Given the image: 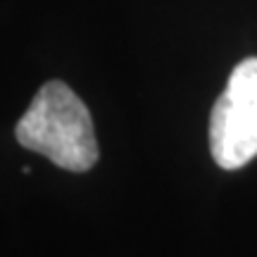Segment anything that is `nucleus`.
<instances>
[{
	"label": "nucleus",
	"mask_w": 257,
	"mask_h": 257,
	"mask_svg": "<svg viewBox=\"0 0 257 257\" xmlns=\"http://www.w3.org/2000/svg\"><path fill=\"white\" fill-rule=\"evenodd\" d=\"M15 138L22 148L69 172H86L98 162L91 112L62 81H48L38 88L15 126Z\"/></svg>",
	"instance_id": "f257e3e1"
},
{
	"label": "nucleus",
	"mask_w": 257,
	"mask_h": 257,
	"mask_svg": "<svg viewBox=\"0 0 257 257\" xmlns=\"http://www.w3.org/2000/svg\"><path fill=\"white\" fill-rule=\"evenodd\" d=\"M210 153L221 169H240L257 157V57L233 67L212 107Z\"/></svg>",
	"instance_id": "f03ea898"
}]
</instances>
